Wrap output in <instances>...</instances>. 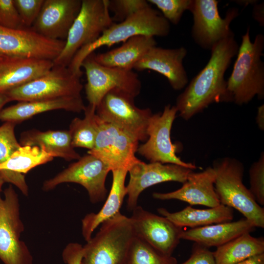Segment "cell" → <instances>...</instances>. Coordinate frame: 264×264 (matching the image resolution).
<instances>
[{"mask_svg": "<svg viewBox=\"0 0 264 264\" xmlns=\"http://www.w3.org/2000/svg\"><path fill=\"white\" fill-rule=\"evenodd\" d=\"M239 47L233 33L212 48L206 66L176 98L175 106L182 118L189 120L214 103L232 102L224 74Z\"/></svg>", "mask_w": 264, "mask_h": 264, "instance_id": "6da1fadb", "label": "cell"}, {"mask_svg": "<svg viewBox=\"0 0 264 264\" xmlns=\"http://www.w3.org/2000/svg\"><path fill=\"white\" fill-rule=\"evenodd\" d=\"M250 28L242 37L237 57L230 76L227 80V90L232 102L239 106L246 104L257 96L264 98V64L261 59L264 48V36L256 35L252 42Z\"/></svg>", "mask_w": 264, "mask_h": 264, "instance_id": "7a4b0ae2", "label": "cell"}, {"mask_svg": "<svg viewBox=\"0 0 264 264\" xmlns=\"http://www.w3.org/2000/svg\"><path fill=\"white\" fill-rule=\"evenodd\" d=\"M170 31L169 22L158 11L149 6L122 22L113 23L97 40L81 48L67 67L73 74L81 78L83 74V61L99 47H110L137 35L165 37L169 34Z\"/></svg>", "mask_w": 264, "mask_h": 264, "instance_id": "3957f363", "label": "cell"}, {"mask_svg": "<svg viewBox=\"0 0 264 264\" xmlns=\"http://www.w3.org/2000/svg\"><path fill=\"white\" fill-rule=\"evenodd\" d=\"M214 187L220 204L235 209L256 227H264V208L255 200L243 182L244 166L229 157L215 160Z\"/></svg>", "mask_w": 264, "mask_h": 264, "instance_id": "277c9868", "label": "cell"}, {"mask_svg": "<svg viewBox=\"0 0 264 264\" xmlns=\"http://www.w3.org/2000/svg\"><path fill=\"white\" fill-rule=\"evenodd\" d=\"M134 237L130 218L119 212L104 221L83 246L82 264H125Z\"/></svg>", "mask_w": 264, "mask_h": 264, "instance_id": "5b68a950", "label": "cell"}, {"mask_svg": "<svg viewBox=\"0 0 264 264\" xmlns=\"http://www.w3.org/2000/svg\"><path fill=\"white\" fill-rule=\"evenodd\" d=\"M109 0H82L80 10L65 40L64 48L53 61L54 65L68 66L82 47L97 40L114 22L110 14Z\"/></svg>", "mask_w": 264, "mask_h": 264, "instance_id": "8992f818", "label": "cell"}, {"mask_svg": "<svg viewBox=\"0 0 264 264\" xmlns=\"http://www.w3.org/2000/svg\"><path fill=\"white\" fill-rule=\"evenodd\" d=\"M135 97L119 88L107 92L96 107V113L138 141L147 140V129L153 114L149 108L140 109L134 104Z\"/></svg>", "mask_w": 264, "mask_h": 264, "instance_id": "52a82bcc", "label": "cell"}, {"mask_svg": "<svg viewBox=\"0 0 264 264\" xmlns=\"http://www.w3.org/2000/svg\"><path fill=\"white\" fill-rule=\"evenodd\" d=\"M0 195V260L4 264H33V257L20 240L24 230L18 196L12 185Z\"/></svg>", "mask_w": 264, "mask_h": 264, "instance_id": "ba28073f", "label": "cell"}, {"mask_svg": "<svg viewBox=\"0 0 264 264\" xmlns=\"http://www.w3.org/2000/svg\"><path fill=\"white\" fill-rule=\"evenodd\" d=\"M82 89L80 78L67 66L54 65L43 76L5 93L10 101L25 102L79 96Z\"/></svg>", "mask_w": 264, "mask_h": 264, "instance_id": "9c48e42d", "label": "cell"}, {"mask_svg": "<svg viewBox=\"0 0 264 264\" xmlns=\"http://www.w3.org/2000/svg\"><path fill=\"white\" fill-rule=\"evenodd\" d=\"M97 134L93 148L88 152L110 169L128 171L138 158L139 141L115 125L96 115Z\"/></svg>", "mask_w": 264, "mask_h": 264, "instance_id": "30bf717a", "label": "cell"}, {"mask_svg": "<svg viewBox=\"0 0 264 264\" xmlns=\"http://www.w3.org/2000/svg\"><path fill=\"white\" fill-rule=\"evenodd\" d=\"M93 52L83 61L87 82L85 86L87 99L96 107L104 96L113 88L124 90L134 97L141 89L138 75L132 70H125L103 66L96 61Z\"/></svg>", "mask_w": 264, "mask_h": 264, "instance_id": "8fae6325", "label": "cell"}, {"mask_svg": "<svg viewBox=\"0 0 264 264\" xmlns=\"http://www.w3.org/2000/svg\"><path fill=\"white\" fill-rule=\"evenodd\" d=\"M177 112L175 106L167 105L162 112L153 114L147 129V141L138 146L137 152L150 162L174 164L194 170L195 164L177 156L178 147L171 141V131Z\"/></svg>", "mask_w": 264, "mask_h": 264, "instance_id": "7c38bea8", "label": "cell"}, {"mask_svg": "<svg viewBox=\"0 0 264 264\" xmlns=\"http://www.w3.org/2000/svg\"><path fill=\"white\" fill-rule=\"evenodd\" d=\"M218 3L216 0H191L189 10L193 16L192 37L203 49L211 50L219 42L234 33L230 25L238 16V9H228L222 18Z\"/></svg>", "mask_w": 264, "mask_h": 264, "instance_id": "4fadbf2b", "label": "cell"}, {"mask_svg": "<svg viewBox=\"0 0 264 264\" xmlns=\"http://www.w3.org/2000/svg\"><path fill=\"white\" fill-rule=\"evenodd\" d=\"M110 171L101 160L88 154L53 178L45 180L43 189L47 191L62 183H75L86 189L92 203H98L104 200L107 195L105 182Z\"/></svg>", "mask_w": 264, "mask_h": 264, "instance_id": "5bb4252c", "label": "cell"}, {"mask_svg": "<svg viewBox=\"0 0 264 264\" xmlns=\"http://www.w3.org/2000/svg\"><path fill=\"white\" fill-rule=\"evenodd\" d=\"M65 41L47 38L32 29H10L0 26V56L54 61Z\"/></svg>", "mask_w": 264, "mask_h": 264, "instance_id": "9a60e30c", "label": "cell"}, {"mask_svg": "<svg viewBox=\"0 0 264 264\" xmlns=\"http://www.w3.org/2000/svg\"><path fill=\"white\" fill-rule=\"evenodd\" d=\"M130 220L134 236L144 241L161 254L171 256L179 244L183 228L163 216L137 206Z\"/></svg>", "mask_w": 264, "mask_h": 264, "instance_id": "2e32d148", "label": "cell"}, {"mask_svg": "<svg viewBox=\"0 0 264 264\" xmlns=\"http://www.w3.org/2000/svg\"><path fill=\"white\" fill-rule=\"evenodd\" d=\"M193 170L174 164L146 163L138 159L128 171L130 175L129 183L126 186L128 209L132 211L137 206L139 196L146 188L167 181L183 184Z\"/></svg>", "mask_w": 264, "mask_h": 264, "instance_id": "e0dca14e", "label": "cell"}, {"mask_svg": "<svg viewBox=\"0 0 264 264\" xmlns=\"http://www.w3.org/2000/svg\"><path fill=\"white\" fill-rule=\"evenodd\" d=\"M81 5L82 0H44L30 28L47 38L65 41Z\"/></svg>", "mask_w": 264, "mask_h": 264, "instance_id": "ac0fdd59", "label": "cell"}, {"mask_svg": "<svg viewBox=\"0 0 264 264\" xmlns=\"http://www.w3.org/2000/svg\"><path fill=\"white\" fill-rule=\"evenodd\" d=\"M187 53L184 47L164 48L155 46L145 53L133 69L155 71L166 77L174 89L181 90L188 83V75L183 65Z\"/></svg>", "mask_w": 264, "mask_h": 264, "instance_id": "d6986e66", "label": "cell"}, {"mask_svg": "<svg viewBox=\"0 0 264 264\" xmlns=\"http://www.w3.org/2000/svg\"><path fill=\"white\" fill-rule=\"evenodd\" d=\"M215 173L212 167L199 172L192 171L178 189L168 193H154L153 197L160 200L177 199L191 205L215 207L220 203L215 191Z\"/></svg>", "mask_w": 264, "mask_h": 264, "instance_id": "ffe728a7", "label": "cell"}, {"mask_svg": "<svg viewBox=\"0 0 264 264\" xmlns=\"http://www.w3.org/2000/svg\"><path fill=\"white\" fill-rule=\"evenodd\" d=\"M46 59L3 57L0 61V92L26 84L46 73L54 66Z\"/></svg>", "mask_w": 264, "mask_h": 264, "instance_id": "44dd1931", "label": "cell"}, {"mask_svg": "<svg viewBox=\"0 0 264 264\" xmlns=\"http://www.w3.org/2000/svg\"><path fill=\"white\" fill-rule=\"evenodd\" d=\"M85 107L81 95L19 102L15 105L2 109L0 112V120L16 124L37 114L53 110H63L80 113L84 111Z\"/></svg>", "mask_w": 264, "mask_h": 264, "instance_id": "7402d4cb", "label": "cell"}, {"mask_svg": "<svg viewBox=\"0 0 264 264\" xmlns=\"http://www.w3.org/2000/svg\"><path fill=\"white\" fill-rule=\"evenodd\" d=\"M256 227L246 219L183 230L181 239L195 242L209 248L219 247L236 238L254 231Z\"/></svg>", "mask_w": 264, "mask_h": 264, "instance_id": "603a6c76", "label": "cell"}, {"mask_svg": "<svg viewBox=\"0 0 264 264\" xmlns=\"http://www.w3.org/2000/svg\"><path fill=\"white\" fill-rule=\"evenodd\" d=\"M111 171V187L104 204L99 212L87 214L82 220V233L87 242L91 239L93 232L99 225L120 212L127 195L125 183L128 170L116 169Z\"/></svg>", "mask_w": 264, "mask_h": 264, "instance_id": "cb8c5ba5", "label": "cell"}, {"mask_svg": "<svg viewBox=\"0 0 264 264\" xmlns=\"http://www.w3.org/2000/svg\"><path fill=\"white\" fill-rule=\"evenodd\" d=\"M154 37L146 35L133 36L122 45L106 52L95 54L99 64L108 67L131 70L135 64L151 48L156 46Z\"/></svg>", "mask_w": 264, "mask_h": 264, "instance_id": "d4e9b609", "label": "cell"}, {"mask_svg": "<svg viewBox=\"0 0 264 264\" xmlns=\"http://www.w3.org/2000/svg\"><path fill=\"white\" fill-rule=\"evenodd\" d=\"M20 142L21 146H38L53 157H61L68 161L81 157L72 145L68 130L25 131L21 134Z\"/></svg>", "mask_w": 264, "mask_h": 264, "instance_id": "484cf974", "label": "cell"}, {"mask_svg": "<svg viewBox=\"0 0 264 264\" xmlns=\"http://www.w3.org/2000/svg\"><path fill=\"white\" fill-rule=\"evenodd\" d=\"M157 211L177 226L191 228L231 221L233 218V209L220 204L208 209H197L191 206L178 212L171 213L163 208Z\"/></svg>", "mask_w": 264, "mask_h": 264, "instance_id": "4316f807", "label": "cell"}, {"mask_svg": "<svg viewBox=\"0 0 264 264\" xmlns=\"http://www.w3.org/2000/svg\"><path fill=\"white\" fill-rule=\"evenodd\" d=\"M264 253V239L243 234L217 247L213 252L216 264H236L250 257Z\"/></svg>", "mask_w": 264, "mask_h": 264, "instance_id": "83f0119b", "label": "cell"}, {"mask_svg": "<svg viewBox=\"0 0 264 264\" xmlns=\"http://www.w3.org/2000/svg\"><path fill=\"white\" fill-rule=\"evenodd\" d=\"M53 158L38 146H21L6 161L0 165V171L26 174L33 168L49 162Z\"/></svg>", "mask_w": 264, "mask_h": 264, "instance_id": "f1b7e54d", "label": "cell"}, {"mask_svg": "<svg viewBox=\"0 0 264 264\" xmlns=\"http://www.w3.org/2000/svg\"><path fill=\"white\" fill-rule=\"evenodd\" d=\"M84 111V118H74L68 131L74 148H83L89 151L94 147L97 134L96 107L88 104Z\"/></svg>", "mask_w": 264, "mask_h": 264, "instance_id": "f546056e", "label": "cell"}, {"mask_svg": "<svg viewBox=\"0 0 264 264\" xmlns=\"http://www.w3.org/2000/svg\"><path fill=\"white\" fill-rule=\"evenodd\" d=\"M172 256L163 255L149 244L134 236L130 245L125 264H177Z\"/></svg>", "mask_w": 264, "mask_h": 264, "instance_id": "4dcf8cb0", "label": "cell"}, {"mask_svg": "<svg viewBox=\"0 0 264 264\" xmlns=\"http://www.w3.org/2000/svg\"><path fill=\"white\" fill-rule=\"evenodd\" d=\"M147 1L156 6L162 16L170 22L177 24L184 13L189 10L191 0H148Z\"/></svg>", "mask_w": 264, "mask_h": 264, "instance_id": "1f68e13d", "label": "cell"}, {"mask_svg": "<svg viewBox=\"0 0 264 264\" xmlns=\"http://www.w3.org/2000/svg\"><path fill=\"white\" fill-rule=\"evenodd\" d=\"M149 3L145 0H109V9L113 13V22L119 23L150 6Z\"/></svg>", "mask_w": 264, "mask_h": 264, "instance_id": "d6a6232c", "label": "cell"}, {"mask_svg": "<svg viewBox=\"0 0 264 264\" xmlns=\"http://www.w3.org/2000/svg\"><path fill=\"white\" fill-rule=\"evenodd\" d=\"M250 188L256 201L264 205V154L262 152L258 160L252 164L249 170Z\"/></svg>", "mask_w": 264, "mask_h": 264, "instance_id": "836d02e7", "label": "cell"}, {"mask_svg": "<svg viewBox=\"0 0 264 264\" xmlns=\"http://www.w3.org/2000/svg\"><path fill=\"white\" fill-rule=\"evenodd\" d=\"M15 126L13 123L6 122L0 126V165L21 146L15 136Z\"/></svg>", "mask_w": 264, "mask_h": 264, "instance_id": "e575fe53", "label": "cell"}, {"mask_svg": "<svg viewBox=\"0 0 264 264\" xmlns=\"http://www.w3.org/2000/svg\"><path fill=\"white\" fill-rule=\"evenodd\" d=\"M25 28L32 27L38 17L44 0H13Z\"/></svg>", "mask_w": 264, "mask_h": 264, "instance_id": "d590c367", "label": "cell"}, {"mask_svg": "<svg viewBox=\"0 0 264 264\" xmlns=\"http://www.w3.org/2000/svg\"><path fill=\"white\" fill-rule=\"evenodd\" d=\"M0 26L14 29L25 28L13 0H0Z\"/></svg>", "mask_w": 264, "mask_h": 264, "instance_id": "8d00e7d4", "label": "cell"}, {"mask_svg": "<svg viewBox=\"0 0 264 264\" xmlns=\"http://www.w3.org/2000/svg\"><path fill=\"white\" fill-rule=\"evenodd\" d=\"M180 264H216L213 252L209 248L195 243L190 258Z\"/></svg>", "mask_w": 264, "mask_h": 264, "instance_id": "74e56055", "label": "cell"}, {"mask_svg": "<svg viewBox=\"0 0 264 264\" xmlns=\"http://www.w3.org/2000/svg\"><path fill=\"white\" fill-rule=\"evenodd\" d=\"M83 254V246L77 242H70L63 250L62 257L66 264H82Z\"/></svg>", "mask_w": 264, "mask_h": 264, "instance_id": "f35d334b", "label": "cell"}, {"mask_svg": "<svg viewBox=\"0 0 264 264\" xmlns=\"http://www.w3.org/2000/svg\"><path fill=\"white\" fill-rule=\"evenodd\" d=\"M264 3L254 5L252 16L259 22L260 26L264 25Z\"/></svg>", "mask_w": 264, "mask_h": 264, "instance_id": "ab89813d", "label": "cell"}, {"mask_svg": "<svg viewBox=\"0 0 264 264\" xmlns=\"http://www.w3.org/2000/svg\"><path fill=\"white\" fill-rule=\"evenodd\" d=\"M236 264H264V253L252 256Z\"/></svg>", "mask_w": 264, "mask_h": 264, "instance_id": "60d3db41", "label": "cell"}, {"mask_svg": "<svg viewBox=\"0 0 264 264\" xmlns=\"http://www.w3.org/2000/svg\"><path fill=\"white\" fill-rule=\"evenodd\" d=\"M256 123L258 128L262 131L264 130V105L263 104L258 108L256 116Z\"/></svg>", "mask_w": 264, "mask_h": 264, "instance_id": "b9f144b4", "label": "cell"}, {"mask_svg": "<svg viewBox=\"0 0 264 264\" xmlns=\"http://www.w3.org/2000/svg\"><path fill=\"white\" fill-rule=\"evenodd\" d=\"M9 102L10 101L6 94L5 92H0V112L3 107Z\"/></svg>", "mask_w": 264, "mask_h": 264, "instance_id": "7bdbcfd3", "label": "cell"}, {"mask_svg": "<svg viewBox=\"0 0 264 264\" xmlns=\"http://www.w3.org/2000/svg\"><path fill=\"white\" fill-rule=\"evenodd\" d=\"M235 1L238 4H240L241 6H243L244 7L249 4L254 5L258 2V1L255 0H235Z\"/></svg>", "mask_w": 264, "mask_h": 264, "instance_id": "ee69618b", "label": "cell"}, {"mask_svg": "<svg viewBox=\"0 0 264 264\" xmlns=\"http://www.w3.org/2000/svg\"><path fill=\"white\" fill-rule=\"evenodd\" d=\"M4 181L3 179V178L2 177V176H1V175H0V191H1V188H2V186L3 184V183H4Z\"/></svg>", "mask_w": 264, "mask_h": 264, "instance_id": "f6af8a7d", "label": "cell"}, {"mask_svg": "<svg viewBox=\"0 0 264 264\" xmlns=\"http://www.w3.org/2000/svg\"><path fill=\"white\" fill-rule=\"evenodd\" d=\"M2 58H3V57H1V56H0V60H2Z\"/></svg>", "mask_w": 264, "mask_h": 264, "instance_id": "bcb514c9", "label": "cell"}, {"mask_svg": "<svg viewBox=\"0 0 264 264\" xmlns=\"http://www.w3.org/2000/svg\"><path fill=\"white\" fill-rule=\"evenodd\" d=\"M1 60H0V61Z\"/></svg>", "mask_w": 264, "mask_h": 264, "instance_id": "7dc6e473", "label": "cell"}]
</instances>
